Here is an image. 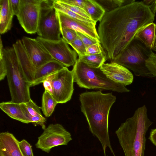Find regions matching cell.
<instances>
[{
    "mask_svg": "<svg viewBox=\"0 0 156 156\" xmlns=\"http://www.w3.org/2000/svg\"><path fill=\"white\" fill-rule=\"evenodd\" d=\"M155 16L142 1L106 12L99 22L98 33L110 62L121 55L140 29L153 22Z\"/></svg>",
    "mask_w": 156,
    "mask_h": 156,
    "instance_id": "obj_1",
    "label": "cell"
},
{
    "mask_svg": "<svg viewBox=\"0 0 156 156\" xmlns=\"http://www.w3.org/2000/svg\"><path fill=\"white\" fill-rule=\"evenodd\" d=\"M81 112L86 117L90 130L101 143L104 155L108 147L115 156L111 147L108 132L110 110L116 100L112 93H103L101 90L85 92L79 96Z\"/></svg>",
    "mask_w": 156,
    "mask_h": 156,
    "instance_id": "obj_2",
    "label": "cell"
},
{
    "mask_svg": "<svg viewBox=\"0 0 156 156\" xmlns=\"http://www.w3.org/2000/svg\"><path fill=\"white\" fill-rule=\"evenodd\" d=\"M152 123L144 105L121 124L115 133L125 156H144L146 133Z\"/></svg>",
    "mask_w": 156,
    "mask_h": 156,
    "instance_id": "obj_3",
    "label": "cell"
},
{
    "mask_svg": "<svg viewBox=\"0 0 156 156\" xmlns=\"http://www.w3.org/2000/svg\"><path fill=\"white\" fill-rule=\"evenodd\" d=\"M6 69V76L11 98L15 103H25L31 99L28 80L13 47L4 48L0 55Z\"/></svg>",
    "mask_w": 156,
    "mask_h": 156,
    "instance_id": "obj_4",
    "label": "cell"
},
{
    "mask_svg": "<svg viewBox=\"0 0 156 156\" xmlns=\"http://www.w3.org/2000/svg\"><path fill=\"white\" fill-rule=\"evenodd\" d=\"M71 71L74 82L80 87L108 90L121 93L129 91L125 86L115 83L108 79L100 68L90 67L78 59Z\"/></svg>",
    "mask_w": 156,
    "mask_h": 156,
    "instance_id": "obj_5",
    "label": "cell"
},
{
    "mask_svg": "<svg viewBox=\"0 0 156 156\" xmlns=\"http://www.w3.org/2000/svg\"><path fill=\"white\" fill-rule=\"evenodd\" d=\"M152 52L151 50L134 38L121 55L112 62L130 69L136 76L154 78L146 65V61Z\"/></svg>",
    "mask_w": 156,
    "mask_h": 156,
    "instance_id": "obj_6",
    "label": "cell"
},
{
    "mask_svg": "<svg viewBox=\"0 0 156 156\" xmlns=\"http://www.w3.org/2000/svg\"><path fill=\"white\" fill-rule=\"evenodd\" d=\"M74 77L72 71L65 66L48 76L43 81L45 90L49 92L58 104L70 101L74 91Z\"/></svg>",
    "mask_w": 156,
    "mask_h": 156,
    "instance_id": "obj_7",
    "label": "cell"
},
{
    "mask_svg": "<svg viewBox=\"0 0 156 156\" xmlns=\"http://www.w3.org/2000/svg\"><path fill=\"white\" fill-rule=\"evenodd\" d=\"M55 0H41V9L37 33L45 39L58 40L60 26L58 12L53 6Z\"/></svg>",
    "mask_w": 156,
    "mask_h": 156,
    "instance_id": "obj_8",
    "label": "cell"
},
{
    "mask_svg": "<svg viewBox=\"0 0 156 156\" xmlns=\"http://www.w3.org/2000/svg\"><path fill=\"white\" fill-rule=\"evenodd\" d=\"M72 140L71 135L59 123L51 124L46 128L35 144L37 148L49 153L53 147L67 145Z\"/></svg>",
    "mask_w": 156,
    "mask_h": 156,
    "instance_id": "obj_9",
    "label": "cell"
},
{
    "mask_svg": "<svg viewBox=\"0 0 156 156\" xmlns=\"http://www.w3.org/2000/svg\"><path fill=\"white\" fill-rule=\"evenodd\" d=\"M36 38L54 59L66 67L74 65L77 60V53L70 48L62 37L58 40L45 39L39 36Z\"/></svg>",
    "mask_w": 156,
    "mask_h": 156,
    "instance_id": "obj_10",
    "label": "cell"
},
{
    "mask_svg": "<svg viewBox=\"0 0 156 156\" xmlns=\"http://www.w3.org/2000/svg\"><path fill=\"white\" fill-rule=\"evenodd\" d=\"M41 0H20L19 11L16 16L21 26L28 34L37 33Z\"/></svg>",
    "mask_w": 156,
    "mask_h": 156,
    "instance_id": "obj_11",
    "label": "cell"
},
{
    "mask_svg": "<svg viewBox=\"0 0 156 156\" xmlns=\"http://www.w3.org/2000/svg\"><path fill=\"white\" fill-rule=\"evenodd\" d=\"M21 41L32 64L36 69L54 60L37 38L24 37Z\"/></svg>",
    "mask_w": 156,
    "mask_h": 156,
    "instance_id": "obj_12",
    "label": "cell"
},
{
    "mask_svg": "<svg viewBox=\"0 0 156 156\" xmlns=\"http://www.w3.org/2000/svg\"><path fill=\"white\" fill-rule=\"evenodd\" d=\"M57 12L60 28H66L73 29L100 42L99 37L96 28V24L80 21L61 12L57 11Z\"/></svg>",
    "mask_w": 156,
    "mask_h": 156,
    "instance_id": "obj_13",
    "label": "cell"
},
{
    "mask_svg": "<svg viewBox=\"0 0 156 156\" xmlns=\"http://www.w3.org/2000/svg\"><path fill=\"white\" fill-rule=\"evenodd\" d=\"M110 80L125 86L130 84L133 81V76L124 66L114 62L104 63L100 68Z\"/></svg>",
    "mask_w": 156,
    "mask_h": 156,
    "instance_id": "obj_14",
    "label": "cell"
},
{
    "mask_svg": "<svg viewBox=\"0 0 156 156\" xmlns=\"http://www.w3.org/2000/svg\"><path fill=\"white\" fill-rule=\"evenodd\" d=\"M19 141L8 132L0 133V156H23L19 146Z\"/></svg>",
    "mask_w": 156,
    "mask_h": 156,
    "instance_id": "obj_15",
    "label": "cell"
},
{
    "mask_svg": "<svg viewBox=\"0 0 156 156\" xmlns=\"http://www.w3.org/2000/svg\"><path fill=\"white\" fill-rule=\"evenodd\" d=\"M20 63L28 80L31 84L34 80L36 69L32 64L21 40H18L13 44Z\"/></svg>",
    "mask_w": 156,
    "mask_h": 156,
    "instance_id": "obj_16",
    "label": "cell"
},
{
    "mask_svg": "<svg viewBox=\"0 0 156 156\" xmlns=\"http://www.w3.org/2000/svg\"><path fill=\"white\" fill-rule=\"evenodd\" d=\"M64 67L62 63L54 59L37 69L31 87L43 83L49 76L60 70Z\"/></svg>",
    "mask_w": 156,
    "mask_h": 156,
    "instance_id": "obj_17",
    "label": "cell"
},
{
    "mask_svg": "<svg viewBox=\"0 0 156 156\" xmlns=\"http://www.w3.org/2000/svg\"><path fill=\"white\" fill-rule=\"evenodd\" d=\"M21 104L25 115L30 122L39 125L44 130L46 128V119L41 113V108L32 99L27 102Z\"/></svg>",
    "mask_w": 156,
    "mask_h": 156,
    "instance_id": "obj_18",
    "label": "cell"
},
{
    "mask_svg": "<svg viewBox=\"0 0 156 156\" xmlns=\"http://www.w3.org/2000/svg\"><path fill=\"white\" fill-rule=\"evenodd\" d=\"M14 16L9 0H0V33L4 34L10 30Z\"/></svg>",
    "mask_w": 156,
    "mask_h": 156,
    "instance_id": "obj_19",
    "label": "cell"
},
{
    "mask_svg": "<svg viewBox=\"0 0 156 156\" xmlns=\"http://www.w3.org/2000/svg\"><path fill=\"white\" fill-rule=\"evenodd\" d=\"M1 109L11 118L24 123H30L25 115L21 103L12 101L3 102L0 104Z\"/></svg>",
    "mask_w": 156,
    "mask_h": 156,
    "instance_id": "obj_20",
    "label": "cell"
},
{
    "mask_svg": "<svg viewBox=\"0 0 156 156\" xmlns=\"http://www.w3.org/2000/svg\"><path fill=\"white\" fill-rule=\"evenodd\" d=\"M156 33V24L153 22L140 29L135 34L134 38L152 50Z\"/></svg>",
    "mask_w": 156,
    "mask_h": 156,
    "instance_id": "obj_21",
    "label": "cell"
},
{
    "mask_svg": "<svg viewBox=\"0 0 156 156\" xmlns=\"http://www.w3.org/2000/svg\"><path fill=\"white\" fill-rule=\"evenodd\" d=\"M84 10L95 23L101 20L106 12L101 6L95 0H86Z\"/></svg>",
    "mask_w": 156,
    "mask_h": 156,
    "instance_id": "obj_22",
    "label": "cell"
},
{
    "mask_svg": "<svg viewBox=\"0 0 156 156\" xmlns=\"http://www.w3.org/2000/svg\"><path fill=\"white\" fill-rule=\"evenodd\" d=\"M78 56V59L80 61L90 67L95 68H100L107 59L104 51L98 54Z\"/></svg>",
    "mask_w": 156,
    "mask_h": 156,
    "instance_id": "obj_23",
    "label": "cell"
},
{
    "mask_svg": "<svg viewBox=\"0 0 156 156\" xmlns=\"http://www.w3.org/2000/svg\"><path fill=\"white\" fill-rule=\"evenodd\" d=\"M57 104V101L51 94L45 90L42 96L41 108L46 117H48L51 115Z\"/></svg>",
    "mask_w": 156,
    "mask_h": 156,
    "instance_id": "obj_24",
    "label": "cell"
},
{
    "mask_svg": "<svg viewBox=\"0 0 156 156\" xmlns=\"http://www.w3.org/2000/svg\"><path fill=\"white\" fill-rule=\"evenodd\" d=\"M106 12L112 11L118 7L135 1V0H95Z\"/></svg>",
    "mask_w": 156,
    "mask_h": 156,
    "instance_id": "obj_25",
    "label": "cell"
},
{
    "mask_svg": "<svg viewBox=\"0 0 156 156\" xmlns=\"http://www.w3.org/2000/svg\"><path fill=\"white\" fill-rule=\"evenodd\" d=\"M53 6L57 11L61 12L73 19L82 22L96 24L92 20L86 19L62 6L57 2V0H55Z\"/></svg>",
    "mask_w": 156,
    "mask_h": 156,
    "instance_id": "obj_26",
    "label": "cell"
},
{
    "mask_svg": "<svg viewBox=\"0 0 156 156\" xmlns=\"http://www.w3.org/2000/svg\"><path fill=\"white\" fill-rule=\"evenodd\" d=\"M60 30L62 38L68 44L77 37L76 32L74 30L66 28H61Z\"/></svg>",
    "mask_w": 156,
    "mask_h": 156,
    "instance_id": "obj_27",
    "label": "cell"
},
{
    "mask_svg": "<svg viewBox=\"0 0 156 156\" xmlns=\"http://www.w3.org/2000/svg\"><path fill=\"white\" fill-rule=\"evenodd\" d=\"M69 44L76 52L78 56L85 55L86 48L81 39L78 36Z\"/></svg>",
    "mask_w": 156,
    "mask_h": 156,
    "instance_id": "obj_28",
    "label": "cell"
},
{
    "mask_svg": "<svg viewBox=\"0 0 156 156\" xmlns=\"http://www.w3.org/2000/svg\"><path fill=\"white\" fill-rule=\"evenodd\" d=\"M57 2L62 6L69 9L76 14L86 19L92 20L89 15L82 9L78 7L66 4L61 2L59 0H57Z\"/></svg>",
    "mask_w": 156,
    "mask_h": 156,
    "instance_id": "obj_29",
    "label": "cell"
},
{
    "mask_svg": "<svg viewBox=\"0 0 156 156\" xmlns=\"http://www.w3.org/2000/svg\"><path fill=\"white\" fill-rule=\"evenodd\" d=\"M146 65L151 73L156 77V54L153 51L146 62Z\"/></svg>",
    "mask_w": 156,
    "mask_h": 156,
    "instance_id": "obj_30",
    "label": "cell"
},
{
    "mask_svg": "<svg viewBox=\"0 0 156 156\" xmlns=\"http://www.w3.org/2000/svg\"><path fill=\"white\" fill-rule=\"evenodd\" d=\"M19 146L23 156H34L31 146L25 140L19 142Z\"/></svg>",
    "mask_w": 156,
    "mask_h": 156,
    "instance_id": "obj_31",
    "label": "cell"
},
{
    "mask_svg": "<svg viewBox=\"0 0 156 156\" xmlns=\"http://www.w3.org/2000/svg\"><path fill=\"white\" fill-rule=\"evenodd\" d=\"M103 49L100 42L92 44L86 49V55L98 54L104 52Z\"/></svg>",
    "mask_w": 156,
    "mask_h": 156,
    "instance_id": "obj_32",
    "label": "cell"
},
{
    "mask_svg": "<svg viewBox=\"0 0 156 156\" xmlns=\"http://www.w3.org/2000/svg\"><path fill=\"white\" fill-rule=\"evenodd\" d=\"M76 33L77 36L81 39L86 48L92 44L100 42L81 33L76 32Z\"/></svg>",
    "mask_w": 156,
    "mask_h": 156,
    "instance_id": "obj_33",
    "label": "cell"
},
{
    "mask_svg": "<svg viewBox=\"0 0 156 156\" xmlns=\"http://www.w3.org/2000/svg\"><path fill=\"white\" fill-rule=\"evenodd\" d=\"M66 4L80 7L84 10L86 0H59Z\"/></svg>",
    "mask_w": 156,
    "mask_h": 156,
    "instance_id": "obj_34",
    "label": "cell"
},
{
    "mask_svg": "<svg viewBox=\"0 0 156 156\" xmlns=\"http://www.w3.org/2000/svg\"><path fill=\"white\" fill-rule=\"evenodd\" d=\"M11 8L14 15L17 16L18 14L20 0H9Z\"/></svg>",
    "mask_w": 156,
    "mask_h": 156,
    "instance_id": "obj_35",
    "label": "cell"
},
{
    "mask_svg": "<svg viewBox=\"0 0 156 156\" xmlns=\"http://www.w3.org/2000/svg\"><path fill=\"white\" fill-rule=\"evenodd\" d=\"M6 69L2 58H0V80H3L6 76Z\"/></svg>",
    "mask_w": 156,
    "mask_h": 156,
    "instance_id": "obj_36",
    "label": "cell"
},
{
    "mask_svg": "<svg viewBox=\"0 0 156 156\" xmlns=\"http://www.w3.org/2000/svg\"><path fill=\"white\" fill-rule=\"evenodd\" d=\"M149 139L152 143L156 146V128L151 130Z\"/></svg>",
    "mask_w": 156,
    "mask_h": 156,
    "instance_id": "obj_37",
    "label": "cell"
},
{
    "mask_svg": "<svg viewBox=\"0 0 156 156\" xmlns=\"http://www.w3.org/2000/svg\"><path fill=\"white\" fill-rule=\"evenodd\" d=\"M149 7L154 14H156V0H153L152 3Z\"/></svg>",
    "mask_w": 156,
    "mask_h": 156,
    "instance_id": "obj_38",
    "label": "cell"
},
{
    "mask_svg": "<svg viewBox=\"0 0 156 156\" xmlns=\"http://www.w3.org/2000/svg\"><path fill=\"white\" fill-rule=\"evenodd\" d=\"M152 50L156 52V33L155 39L154 43Z\"/></svg>",
    "mask_w": 156,
    "mask_h": 156,
    "instance_id": "obj_39",
    "label": "cell"
}]
</instances>
